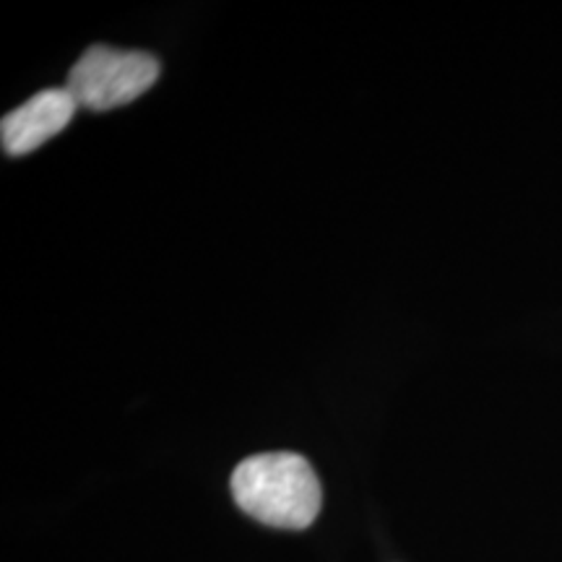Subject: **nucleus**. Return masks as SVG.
<instances>
[{
    "label": "nucleus",
    "mask_w": 562,
    "mask_h": 562,
    "mask_svg": "<svg viewBox=\"0 0 562 562\" xmlns=\"http://www.w3.org/2000/svg\"><path fill=\"white\" fill-rule=\"evenodd\" d=\"M235 503L273 529H307L321 510V482L311 461L297 453H261L232 474Z\"/></svg>",
    "instance_id": "obj_1"
},
{
    "label": "nucleus",
    "mask_w": 562,
    "mask_h": 562,
    "mask_svg": "<svg viewBox=\"0 0 562 562\" xmlns=\"http://www.w3.org/2000/svg\"><path fill=\"white\" fill-rule=\"evenodd\" d=\"M159 79V60L144 50L89 47L68 74V91L79 108L112 110L138 100Z\"/></svg>",
    "instance_id": "obj_2"
},
{
    "label": "nucleus",
    "mask_w": 562,
    "mask_h": 562,
    "mask_svg": "<svg viewBox=\"0 0 562 562\" xmlns=\"http://www.w3.org/2000/svg\"><path fill=\"white\" fill-rule=\"evenodd\" d=\"M76 104L68 89H45L34 94L30 102H24L0 123V140H3V151L11 157L30 154L37 146L50 140L53 136L66 128L74 121Z\"/></svg>",
    "instance_id": "obj_3"
}]
</instances>
